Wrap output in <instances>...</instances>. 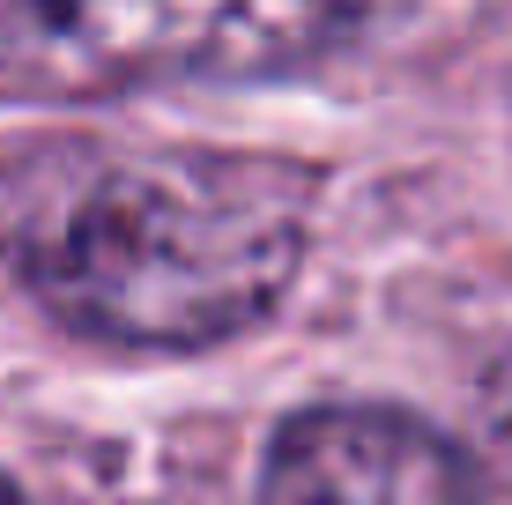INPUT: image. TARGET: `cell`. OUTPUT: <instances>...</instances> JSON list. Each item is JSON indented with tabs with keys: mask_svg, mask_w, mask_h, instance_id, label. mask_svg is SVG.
<instances>
[{
	"mask_svg": "<svg viewBox=\"0 0 512 505\" xmlns=\"http://www.w3.org/2000/svg\"><path fill=\"white\" fill-rule=\"evenodd\" d=\"M312 171L260 149H90L30 171L15 260L52 320L112 350H208L297 283Z\"/></svg>",
	"mask_w": 512,
	"mask_h": 505,
	"instance_id": "1",
	"label": "cell"
},
{
	"mask_svg": "<svg viewBox=\"0 0 512 505\" xmlns=\"http://www.w3.org/2000/svg\"><path fill=\"white\" fill-rule=\"evenodd\" d=\"M260 505H483L468 461L409 409H297L260 461Z\"/></svg>",
	"mask_w": 512,
	"mask_h": 505,
	"instance_id": "3",
	"label": "cell"
},
{
	"mask_svg": "<svg viewBox=\"0 0 512 505\" xmlns=\"http://www.w3.org/2000/svg\"><path fill=\"white\" fill-rule=\"evenodd\" d=\"M416 0H0V52L45 90L260 82L379 38Z\"/></svg>",
	"mask_w": 512,
	"mask_h": 505,
	"instance_id": "2",
	"label": "cell"
}]
</instances>
